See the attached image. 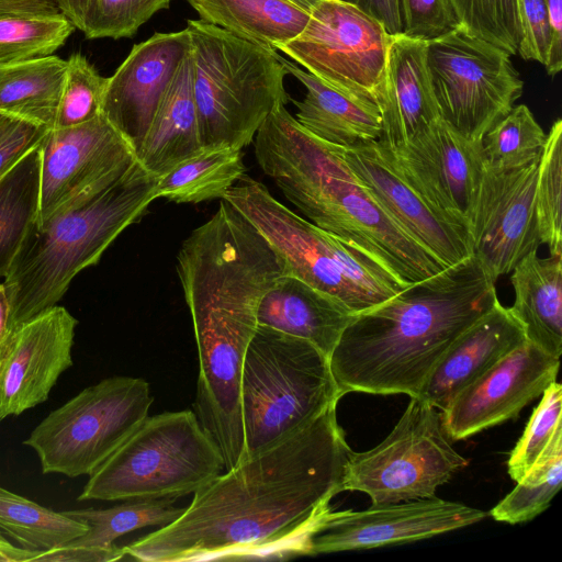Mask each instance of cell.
<instances>
[{"label": "cell", "instance_id": "50", "mask_svg": "<svg viewBox=\"0 0 562 562\" xmlns=\"http://www.w3.org/2000/svg\"><path fill=\"white\" fill-rule=\"evenodd\" d=\"M59 11L81 31L87 0H54Z\"/></svg>", "mask_w": 562, "mask_h": 562}, {"label": "cell", "instance_id": "12", "mask_svg": "<svg viewBox=\"0 0 562 562\" xmlns=\"http://www.w3.org/2000/svg\"><path fill=\"white\" fill-rule=\"evenodd\" d=\"M391 34L342 0H317L304 30L278 47L326 85L379 104Z\"/></svg>", "mask_w": 562, "mask_h": 562}, {"label": "cell", "instance_id": "26", "mask_svg": "<svg viewBox=\"0 0 562 562\" xmlns=\"http://www.w3.org/2000/svg\"><path fill=\"white\" fill-rule=\"evenodd\" d=\"M515 300L509 311L527 341L550 356L562 353V256H525L512 270Z\"/></svg>", "mask_w": 562, "mask_h": 562}, {"label": "cell", "instance_id": "45", "mask_svg": "<svg viewBox=\"0 0 562 562\" xmlns=\"http://www.w3.org/2000/svg\"><path fill=\"white\" fill-rule=\"evenodd\" d=\"M378 20L391 35L403 32L401 0H342Z\"/></svg>", "mask_w": 562, "mask_h": 562}, {"label": "cell", "instance_id": "43", "mask_svg": "<svg viewBox=\"0 0 562 562\" xmlns=\"http://www.w3.org/2000/svg\"><path fill=\"white\" fill-rule=\"evenodd\" d=\"M48 128L0 114V179L33 147Z\"/></svg>", "mask_w": 562, "mask_h": 562}, {"label": "cell", "instance_id": "28", "mask_svg": "<svg viewBox=\"0 0 562 562\" xmlns=\"http://www.w3.org/2000/svg\"><path fill=\"white\" fill-rule=\"evenodd\" d=\"M66 69L54 54L0 65V114L53 128Z\"/></svg>", "mask_w": 562, "mask_h": 562}, {"label": "cell", "instance_id": "42", "mask_svg": "<svg viewBox=\"0 0 562 562\" xmlns=\"http://www.w3.org/2000/svg\"><path fill=\"white\" fill-rule=\"evenodd\" d=\"M521 37L517 54L525 60L547 64L551 29L544 0H518Z\"/></svg>", "mask_w": 562, "mask_h": 562}, {"label": "cell", "instance_id": "32", "mask_svg": "<svg viewBox=\"0 0 562 562\" xmlns=\"http://www.w3.org/2000/svg\"><path fill=\"white\" fill-rule=\"evenodd\" d=\"M88 530L85 522L0 486V531L32 551L64 546Z\"/></svg>", "mask_w": 562, "mask_h": 562}, {"label": "cell", "instance_id": "30", "mask_svg": "<svg viewBox=\"0 0 562 562\" xmlns=\"http://www.w3.org/2000/svg\"><path fill=\"white\" fill-rule=\"evenodd\" d=\"M41 143L0 179V277H5L37 222Z\"/></svg>", "mask_w": 562, "mask_h": 562}, {"label": "cell", "instance_id": "38", "mask_svg": "<svg viewBox=\"0 0 562 562\" xmlns=\"http://www.w3.org/2000/svg\"><path fill=\"white\" fill-rule=\"evenodd\" d=\"M457 16L470 34L516 55L521 32L518 0H451Z\"/></svg>", "mask_w": 562, "mask_h": 562}, {"label": "cell", "instance_id": "9", "mask_svg": "<svg viewBox=\"0 0 562 562\" xmlns=\"http://www.w3.org/2000/svg\"><path fill=\"white\" fill-rule=\"evenodd\" d=\"M153 402L144 379L106 378L50 412L23 443L43 473L90 475L138 428Z\"/></svg>", "mask_w": 562, "mask_h": 562}, {"label": "cell", "instance_id": "1", "mask_svg": "<svg viewBox=\"0 0 562 562\" xmlns=\"http://www.w3.org/2000/svg\"><path fill=\"white\" fill-rule=\"evenodd\" d=\"M336 406L193 493L172 522L123 547L144 562L267 560L308 555L330 499L342 492L351 449Z\"/></svg>", "mask_w": 562, "mask_h": 562}, {"label": "cell", "instance_id": "7", "mask_svg": "<svg viewBox=\"0 0 562 562\" xmlns=\"http://www.w3.org/2000/svg\"><path fill=\"white\" fill-rule=\"evenodd\" d=\"M340 398L327 356L305 339L258 325L240 381L246 459L307 426Z\"/></svg>", "mask_w": 562, "mask_h": 562}, {"label": "cell", "instance_id": "15", "mask_svg": "<svg viewBox=\"0 0 562 562\" xmlns=\"http://www.w3.org/2000/svg\"><path fill=\"white\" fill-rule=\"evenodd\" d=\"M488 513L435 496L364 510L328 508L311 537L308 555L405 543L480 522Z\"/></svg>", "mask_w": 562, "mask_h": 562}, {"label": "cell", "instance_id": "24", "mask_svg": "<svg viewBox=\"0 0 562 562\" xmlns=\"http://www.w3.org/2000/svg\"><path fill=\"white\" fill-rule=\"evenodd\" d=\"M277 58L306 88L304 99L293 103L295 119L307 132L341 148L379 139L381 113L375 103L326 85L279 53Z\"/></svg>", "mask_w": 562, "mask_h": 562}, {"label": "cell", "instance_id": "22", "mask_svg": "<svg viewBox=\"0 0 562 562\" xmlns=\"http://www.w3.org/2000/svg\"><path fill=\"white\" fill-rule=\"evenodd\" d=\"M426 41L391 36L382 94L381 135L386 148L415 138L440 119L426 65Z\"/></svg>", "mask_w": 562, "mask_h": 562}, {"label": "cell", "instance_id": "27", "mask_svg": "<svg viewBox=\"0 0 562 562\" xmlns=\"http://www.w3.org/2000/svg\"><path fill=\"white\" fill-rule=\"evenodd\" d=\"M200 20L277 50L306 26L311 12L286 0H187Z\"/></svg>", "mask_w": 562, "mask_h": 562}, {"label": "cell", "instance_id": "18", "mask_svg": "<svg viewBox=\"0 0 562 562\" xmlns=\"http://www.w3.org/2000/svg\"><path fill=\"white\" fill-rule=\"evenodd\" d=\"M386 150L432 205L467 227L484 169L482 139H468L439 119L415 138Z\"/></svg>", "mask_w": 562, "mask_h": 562}, {"label": "cell", "instance_id": "2", "mask_svg": "<svg viewBox=\"0 0 562 562\" xmlns=\"http://www.w3.org/2000/svg\"><path fill=\"white\" fill-rule=\"evenodd\" d=\"M472 255L355 314L329 356L338 392L418 397L452 342L498 301Z\"/></svg>", "mask_w": 562, "mask_h": 562}, {"label": "cell", "instance_id": "6", "mask_svg": "<svg viewBox=\"0 0 562 562\" xmlns=\"http://www.w3.org/2000/svg\"><path fill=\"white\" fill-rule=\"evenodd\" d=\"M193 92L202 146H248L267 116L290 97L277 50L202 20H189Z\"/></svg>", "mask_w": 562, "mask_h": 562}, {"label": "cell", "instance_id": "23", "mask_svg": "<svg viewBox=\"0 0 562 562\" xmlns=\"http://www.w3.org/2000/svg\"><path fill=\"white\" fill-rule=\"evenodd\" d=\"M353 314L302 280L282 274L263 295L258 325L307 340L328 357Z\"/></svg>", "mask_w": 562, "mask_h": 562}, {"label": "cell", "instance_id": "34", "mask_svg": "<svg viewBox=\"0 0 562 562\" xmlns=\"http://www.w3.org/2000/svg\"><path fill=\"white\" fill-rule=\"evenodd\" d=\"M63 13L0 15V65L53 55L75 32Z\"/></svg>", "mask_w": 562, "mask_h": 562}, {"label": "cell", "instance_id": "11", "mask_svg": "<svg viewBox=\"0 0 562 562\" xmlns=\"http://www.w3.org/2000/svg\"><path fill=\"white\" fill-rule=\"evenodd\" d=\"M426 43L440 119L465 138L481 140L522 94L510 55L461 26Z\"/></svg>", "mask_w": 562, "mask_h": 562}, {"label": "cell", "instance_id": "29", "mask_svg": "<svg viewBox=\"0 0 562 562\" xmlns=\"http://www.w3.org/2000/svg\"><path fill=\"white\" fill-rule=\"evenodd\" d=\"M245 170L241 149L225 144L202 146L157 178L155 196L176 203L223 199Z\"/></svg>", "mask_w": 562, "mask_h": 562}, {"label": "cell", "instance_id": "19", "mask_svg": "<svg viewBox=\"0 0 562 562\" xmlns=\"http://www.w3.org/2000/svg\"><path fill=\"white\" fill-rule=\"evenodd\" d=\"M78 321L55 305L15 327L0 360V422L45 402L72 366Z\"/></svg>", "mask_w": 562, "mask_h": 562}, {"label": "cell", "instance_id": "46", "mask_svg": "<svg viewBox=\"0 0 562 562\" xmlns=\"http://www.w3.org/2000/svg\"><path fill=\"white\" fill-rule=\"evenodd\" d=\"M544 3L551 29V44L544 67L548 75L554 77L562 69V0H544Z\"/></svg>", "mask_w": 562, "mask_h": 562}, {"label": "cell", "instance_id": "25", "mask_svg": "<svg viewBox=\"0 0 562 562\" xmlns=\"http://www.w3.org/2000/svg\"><path fill=\"white\" fill-rule=\"evenodd\" d=\"M201 147L190 48L156 110L136 159L158 178Z\"/></svg>", "mask_w": 562, "mask_h": 562}, {"label": "cell", "instance_id": "51", "mask_svg": "<svg viewBox=\"0 0 562 562\" xmlns=\"http://www.w3.org/2000/svg\"><path fill=\"white\" fill-rule=\"evenodd\" d=\"M286 1L297 5L299 8L303 9V10L311 12L312 8L314 7V4L316 3L317 0H286Z\"/></svg>", "mask_w": 562, "mask_h": 562}, {"label": "cell", "instance_id": "10", "mask_svg": "<svg viewBox=\"0 0 562 562\" xmlns=\"http://www.w3.org/2000/svg\"><path fill=\"white\" fill-rule=\"evenodd\" d=\"M467 465L452 448L437 408L420 397H411L382 442L364 452L351 451L342 492L366 493L372 505L431 497Z\"/></svg>", "mask_w": 562, "mask_h": 562}, {"label": "cell", "instance_id": "48", "mask_svg": "<svg viewBox=\"0 0 562 562\" xmlns=\"http://www.w3.org/2000/svg\"><path fill=\"white\" fill-rule=\"evenodd\" d=\"M43 551H32L12 544L0 531V561L4 562H30L35 561Z\"/></svg>", "mask_w": 562, "mask_h": 562}, {"label": "cell", "instance_id": "39", "mask_svg": "<svg viewBox=\"0 0 562 562\" xmlns=\"http://www.w3.org/2000/svg\"><path fill=\"white\" fill-rule=\"evenodd\" d=\"M171 0H87L81 31L89 40L132 37Z\"/></svg>", "mask_w": 562, "mask_h": 562}, {"label": "cell", "instance_id": "16", "mask_svg": "<svg viewBox=\"0 0 562 562\" xmlns=\"http://www.w3.org/2000/svg\"><path fill=\"white\" fill-rule=\"evenodd\" d=\"M341 155L387 215L445 267L472 256L467 227L432 205L378 140L341 148Z\"/></svg>", "mask_w": 562, "mask_h": 562}, {"label": "cell", "instance_id": "40", "mask_svg": "<svg viewBox=\"0 0 562 562\" xmlns=\"http://www.w3.org/2000/svg\"><path fill=\"white\" fill-rule=\"evenodd\" d=\"M525 431L512 450L507 471L514 481H519L547 448L558 429L562 428V386L552 382L541 394Z\"/></svg>", "mask_w": 562, "mask_h": 562}, {"label": "cell", "instance_id": "21", "mask_svg": "<svg viewBox=\"0 0 562 562\" xmlns=\"http://www.w3.org/2000/svg\"><path fill=\"white\" fill-rule=\"evenodd\" d=\"M527 340L509 307L497 301L469 326L435 366L419 396L442 411L462 389Z\"/></svg>", "mask_w": 562, "mask_h": 562}, {"label": "cell", "instance_id": "36", "mask_svg": "<svg viewBox=\"0 0 562 562\" xmlns=\"http://www.w3.org/2000/svg\"><path fill=\"white\" fill-rule=\"evenodd\" d=\"M535 206L541 244L562 256V120L553 122L538 164Z\"/></svg>", "mask_w": 562, "mask_h": 562}, {"label": "cell", "instance_id": "49", "mask_svg": "<svg viewBox=\"0 0 562 562\" xmlns=\"http://www.w3.org/2000/svg\"><path fill=\"white\" fill-rule=\"evenodd\" d=\"M10 302L4 283H0V360L12 333Z\"/></svg>", "mask_w": 562, "mask_h": 562}, {"label": "cell", "instance_id": "41", "mask_svg": "<svg viewBox=\"0 0 562 562\" xmlns=\"http://www.w3.org/2000/svg\"><path fill=\"white\" fill-rule=\"evenodd\" d=\"M403 34L434 40L461 26L451 0H401Z\"/></svg>", "mask_w": 562, "mask_h": 562}, {"label": "cell", "instance_id": "14", "mask_svg": "<svg viewBox=\"0 0 562 562\" xmlns=\"http://www.w3.org/2000/svg\"><path fill=\"white\" fill-rule=\"evenodd\" d=\"M538 164L507 170L484 165L467 228L472 255L494 281L541 245L535 206Z\"/></svg>", "mask_w": 562, "mask_h": 562}, {"label": "cell", "instance_id": "13", "mask_svg": "<svg viewBox=\"0 0 562 562\" xmlns=\"http://www.w3.org/2000/svg\"><path fill=\"white\" fill-rule=\"evenodd\" d=\"M36 224L80 206L116 182L137 160L103 114L72 127L49 128L41 142Z\"/></svg>", "mask_w": 562, "mask_h": 562}, {"label": "cell", "instance_id": "35", "mask_svg": "<svg viewBox=\"0 0 562 562\" xmlns=\"http://www.w3.org/2000/svg\"><path fill=\"white\" fill-rule=\"evenodd\" d=\"M546 140L547 134L529 108L519 104L483 136L484 165L507 170L539 161Z\"/></svg>", "mask_w": 562, "mask_h": 562}, {"label": "cell", "instance_id": "8", "mask_svg": "<svg viewBox=\"0 0 562 562\" xmlns=\"http://www.w3.org/2000/svg\"><path fill=\"white\" fill-rule=\"evenodd\" d=\"M224 472L223 457L192 411L146 417L90 475L79 501L193 494Z\"/></svg>", "mask_w": 562, "mask_h": 562}, {"label": "cell", "instance_id": "47", "mask_svg": "<svg viewBox=\"0 0 562 562\" xmlns=\"http://www.w3.org/2000/svg\"><path fill=\"white\" fill-rule=\"evenodd\" d=\"M56 13L61 12L54 0H0V15Z\"/></svg>", "mask_w": 562, "mask_h": 562}, {"label": "cell", "instance_id": "33", "mask_svg": "<svg viewBox=\"0 0 562 562\" xmlns=\"http://www.w3.org/2000/svg\"><path fill=\"white\" fill-rule=\"evenodd\" d=\"M561 484L562 428L558 429L537 461L490 515L496 521L512 525L532 520L549 507Z\"/></svg>", "mask_w": 562, "mask_h": 562}, {"label": "cell", "instance_id": "17", "mask_svg": "<svg viewBox=\"0 0 562 562\" xmlns=\"http://www.w3.org/2000/svg\"><path fill=\"white\" fill-rule=\"evenodd\" d=\"M559 367L560 358L526 340L440 411L447 437L463 440L517 417L555 381Z\"/></svg>", "mask_w": 562, "mask_h": 562}, {"label": "cell", "instance_id": "4", "mask_svg": "<svg viewBox=\"0 0 562 562\" xmlns=\"http://www.w3.org/2000/svg\"><path fill=\"white\" fill-rule=\"evenodd\" d=\"M156 182L136 160L90 201L34 225L4 277L12 329L57 305L72 279L145 215Z\"/></svg>", "mask_w": 562, "mask_h": 562}, {"label": "cell", "instance_id": "5", "mask_svg": "<svg viewBox=\"0 0 562 562\" xmlns=\"http://www.w3.org/2000/svg\"><path fill=\"white\" fill-rule=\"evenodd\" d=\"M223 199L263 235L288 274L335 299L353 315L406 288L368 252L297 215L246 175Z\"/></svg>", "mask_w": 562, "mask_h": 562}, {"label": "cell", "instance_id": "20", "mask_svg": "<svg viewBox=\"0 0 562 562\" xmlns=\"http://www.w3.org/2000/svg\"><path fill=\"white\" fill-rule=\"evenodd\" d=\"M190 48L187 29L157 32L134 45L115 72L108 77L102 114L130 144L135 156Z\"/></svg>", "mask_w": 562, "mask_h": 562}, {"label": "cell", "instance_id": "44", "mask_svg": "<svg viewBox=\"0 0 562 562\" xmlns=\"http://www.w3.org/2000/svg\"><path fill=\"white\" fill-rule=\"evenodd\" d=\"M125 557L123 548H86L64 544L41 552L34 562H111Z\"/></svg>", "mask_w": 562, "mask_h": 562}, {"label": "cell", "instance_id": "3", "mask_svg": "<svg viewBox=\"0 0 562 562\" xmlns=\"http://www.w3.org/2000/svg\"><path fill=\"white\" fill-rule=\"evenodd\" d=\"M255 156L289 202L317 227L353 244L406 286L445 267L380 206L346 164L341 147L307 132L277 106L255 136Z\"/></svg>", "mask_w": 562, "mask_h": 562}, {"label": "cell", "instance_id": "31", "mask_svg": "<svg viewBox=\"0 0 562 562\" xmlns=\"http://www.w3.org/2000/svg\"><path fill=\"white\" fill-rule=\"evenodd\" d=\"M177 497L135 498L109 508L70 509L67 516L85 522L88 530L66 543L72 547L111 548L127 532L149 526H166L184 510L175 505Z\"/></svg>", "mask_w": 562, "mask_h": 562}, {"label": "cell", "instance_id": "37", "mask_svg": "<svg viewBox=\"0 0 562 562\" xmlns=\"http://www.w3.org/2000/svg\"><path fill=\"white\" fill-rule=\"evenodd\" d=\"M108 78L80 53L67 59V69L53 128L72 127L102 114Z\"/></svg>", "mask_w": 562, "mask_h": 562}]
</instances>
